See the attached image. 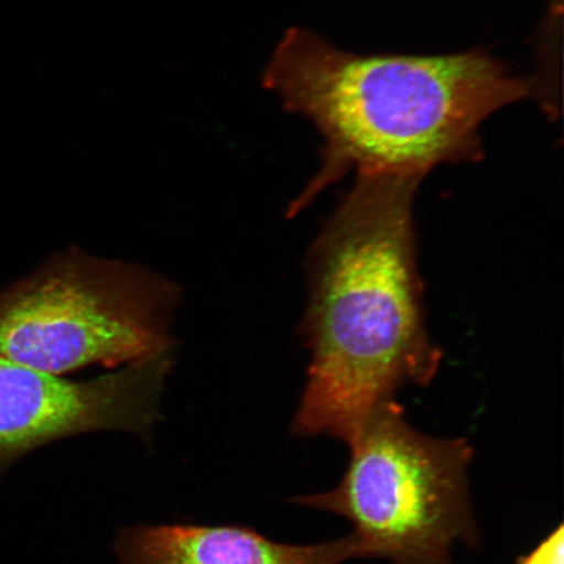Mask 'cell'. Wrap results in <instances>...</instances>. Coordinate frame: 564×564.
Instances as JSON below:
<instances>
[{
    "mask_svg": "<svg viewBox=\"0 0 564 564\" xmlns=\"http://www.w3.org/2000/svg\"><path fill=\"white\" fill-rule=\"evenodd\" d=\"M423 178L359 172L310 252L303 330L312 350L293 433L349 444L378 405L432 382L413 202Z\"/></svg>",
    "mask_w": 564,
    "mask_h": 564,
    "instance_id": "6da1fadb",
    "label": "cell"
},
{
    "mask_svg": "<svg viewBox=\"0 0 564 564\" xmlns=\"http://www.w3.org/2000/svg\"><path fill=\"white\" fill-rule=\"evenodd\" d=\"M116 553L119 564H341L359 558L351 533L315 545H289L237 525L124 528Z\"/></svg>",
    "mask_w": 564,
    "mask_h": 564,
    "instance_id": "8992f818",
    "label": "cell"
},
{
    "mask_svg": "<svg viewBox=\"0 0 564 564\" xmlns=\"http://www.w3.org/2000/svg\"><path fill=\"white\" fill-rule=\"evenodd\" d=\"M263 83L324 139L321 171L291 215L351 169L425 178L441 164L481 159L486 119L538 87L481 48L359 55L300 28L280 42Z\"/></svg>",
    "mask_w": 564,
    "mask_h": 564,
    "instance_id": "7a4b0ae2",
    "label": "cell"
},
{
    "mask_svg": "<svg viewBox=\"0 0 564 564\" xmlns=\"http://www.w3.org/2000/svg\"><path fill=\"white\" fill-rule=\"evenodd\" d=\"M178 297L143 268L69 249L0 291V357L61 377L159 356Z\"/></svg>",
    "mask_w": 564,
    "mask_h": 564,
    "instance_id": "277c9868",
    "label": "cell"
},
{
    "mask_svg": "<svg viewBox=\"0 0 564 564\" xmlns=\"http://www.w3.org/2000/svg\"><path fill=\"white\" fill-rule=\"evenodd\" d=\"M169 352L86 382L0 357V470L47 443L106 430L143 438L162 419Z\"/></svg>",
    "mask_w": 564,
    "mask_h": 564,
    "instance_id": "5b68a950",
    "label": "cell"
},
{
    "mask_svg": "<svg viewBox=\"0 0 564 564\" xmlns=\"http://www.w3.org/2000/svg\"><path fill=\"white\" fill-rule=\"evenodd\" d=\"M340 482L294 503L347 519L359 558L392 564H455L456 544L477 547L464 438L420 432L391 399L366 419Z\"/></svg>",
    "mask_w": 564,
    "mask_h": 564,
    "instance_id": "3957f363",
    "label": "cell"
},
{
    "mask_svg": "<svg viewBox=\"0 0 564 564\" xmlns=\"http://www.w3.org/2000/svg\"><path fill=\"white\" fill-rule=\"evenodd\" d=\"M518 564H564V532L560 524L531 553L521 556Z\"/></svg>",
    "mask_w": 564,
    "mask_h": 564,
    "instance_id": "52a82bcc",
    "label": "cell"
}]
</instances>
